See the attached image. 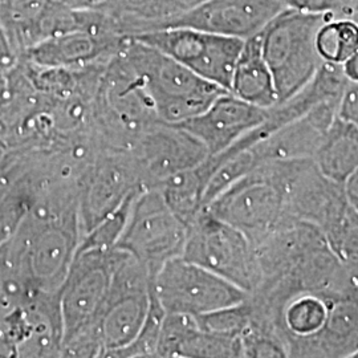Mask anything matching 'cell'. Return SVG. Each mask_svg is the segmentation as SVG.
<instances>
[{
	"label": "cell",
	"mask_w": 358,
	"mask_h": 358,
	"mask_svg": "<svg viewBox=\"0 0 358 358\" xmlns=\"http://www.w3.org/2000/svg\"><path fill=\"white\" fill-rule=\"evenodd\" d=\"M115 251L77 248L59 289L62 356L101 357L97 325L112 284Z\"/></svg>",
	"instance_id": "6da1fadb"
},
{
	"label": "cell",
	"mask_w": 358,
	"mask_h": 358,
	"mask_svg": "<svg viewBox=\"0 0 358 358\" xmlns=\"http://www.w3.org/2000/svg\"><path fill=\"white\" fill-rule=\"evenodd\" d=\"M121 53L141 78L161 122L190 120L206 110L217 96L229 92L136 38H129Z\"/></svg>",
	"instance_id": "7a4b0ae2"
},
{
	"label": "cell",
	"mask_w": 358,
	"mask_h": 358,
	"mask_svg": "<svg viewBox=\"0 0 358 358\" xmlns=\"http://www.w3.org/2000/svg\"><path fill=\"white\" fill-rule=\"evenodd\" d=\"M329 17L331 15L285 7L259 32L278 103L294 97L320 69L324 62L316 47V36Z\"/></svg>",
	"instance_id": "3957f363"
},
{
	"label": "cell",
	"mask_w": 358,
	"mask_h": 358,
	"mask_svg": "<svg viewBox=\"0 0 358 358\" xmlns=\"http://www.w3.org/2000/svg\"><path fill=\"white\" fill-rule=\"evenodd\" d=\"M291 161L262 162L206 207L255 244L287 217Z\"/></svg>",
	"instance_id": "277c9868"
},
{
	"label": "cell",
	"mask_w": 358,
	"mask_h": 358,
	"mask_svg": "<svg viewBox=\"0 0 358 358\" xmlns=\"http://www.w3.org/2000/svg\"><path fill=\"white\" fill-rule=\"evenodd\" d=\"M182 257L248 294H254L263 280L254 244L242 231L207 210L189 224Z\"/></svg>",
	"instance_id": "5b68a950"
},
{
	"label": "cell",
	"mask_w": 358,
	"mask_h": 358,
	"mask_svg": "<svg viewBox=\"0 0 358 358\" xmlns=\"http://www.w3.org/2000/svg\"><path fill=\"white\" fill-rule=\"evenodd\" d=\"M150 307V272L134 256L115 248L112 284L97 325L101 357H115L137 338Z\"/></svg>",
	"instance_id": "8992f818"
},
{
	"label": "cell",
	"mask_w": 358,
	"mask_h": 358,
	"mask_svg": "<svg viewBox=\"0 0 358 358\" xmlns=\"http://www.w3.org/2000/svg\"><path fill=\"white\" fill-rule=\"evenodd\" d=\"M189 226L169 207L159 187L136 195L115 248L134 256L150 276L167 260L182 256Z\"/></svg>",
	"instance_id": "52a82bcc"
},
{
	"label": "cell",
	"mask_w": 358,
	"mask_h": 358,
	"mask_svg": "<svg viewBox=\"0 0 358 358\" xmlns=\"http://www.w3.org/2000/svg\"><path fill=\"white\" fill-rule=\"evenodd\" d=\"M152 291L165 313L201 316L245 301L250 294L195 263L178 256L152 276Z\"/></svg>",
	"instance_id": "ba28073f"
},
{
	"label": "cell",
	"mask_w": 358,
	"mask_h": 358,
	"mask_svg": "<svg viewBox=\"0 0 358 358\" xmlns=\"http://www.w3.org/2000/svg\"><path fill=\"white\" fill-rule=\"evenodd\" d=\"M131 38L164 52L195 75L226 90H230L232 72L244 43V38L186 27L157 29Z\"/></svg>",
	"instance_id": "9c48e42d"
},
{
	"label": "cell",
	"mask_w": 358,
	"mask_h": 358,
	"mask_svg": "<svg viewBox=\"0 0 358 358\" xmlns=\"http://www.w3.org/2000/svg\"><path fill=\"white\" fill-rule=\"evenodd\" d=\"M344 185L327 178L313 159H294L287 185V217L329 230L349 211Z\"/></svg>",
	"instance_id": "30bf717a"
},
{
	"label": "cell",
	"mask_w": 358,
	"mask_h": 358,
	"mask_svg": "<svg viewBox=\"0 0 358 358\" xmlns=\"http://www.w3.org/2000/svg\"><path fill=\"white\" fill-rule=\"evenodd\" d=\"M285 7V0H206L190 13L169 22L161 29L186 27L224 36L247 38L259 34Z\"/></svg>",
	"instance_id": "8fae6325"
},
{
	"label": "cell",
	"mask_w": 358,
	"mask_h": 358,
	"mask_svg": "<svg viewBox=\"0 0 358 358\" xmlns=\"http://www.w3.org/2000/svg\"><path fill=\"white\" fill-rule=\"evenodd\" d=\"M129 38L77 28L40 41L28 48L20 59L40 66L69 69L105 65L124 50Z\"/></svg>",
	"instance_id": "7c38bea8"
},
{
	"label": "cell",
	"mask_w": 358,
	"mask_h": 358,
	"mask_svg": "<svg viewBox=\"0 0 358 358\" xmlns=\"http://www.w3.org/2000/svg\"><path fill=\"white\" fill-rule=\"evenodd\" d=\"M268 113L269 109L247 103L230 92H224L201 115L173 125L192 133L205 145L210 155H214L224 152L247 133L262 125Z\"/></svg>",
	"instance_id": "4fadbf2b"
},
{
	"label": "cell",
	"mask_w": 358,
	"mask_h": 358,
	"mask_svg": "<svg viewBox=\"0 0 358 358\" xmlns=\"http://www.w3.org/2000/svg\"><path fill=\"white\" fill-rule=\"evenodd\" d=\"M338 103L340 100L320 103L307 115L251 145L259 162L313 159L328 129L337 117Z\"/></svg>",
	"instance_id": "5bb4252c"
},
{
	"label": "cell",
	"mask_w": 358,
	"mask_h": 358,
	"mask_svg": "<svg viewBox=\"0 0 358 358\" xmlns=\"http://www.w3.org/2000/svg\"><path fill=\"white\" fill-rule=\"evenodd\" d=\"M137 141L143 165L159 180L196 166L210 155L205 145L192 133L173 124L157 122Z\"/></svg>",
	"instance_id": "9a60e30c"
},
{
	"label": "cell",
	"mask_w": 358,
	"mask_h": 358,
	"mask_svg": "<svg viewBox=\"0 0 358 358\" xmlns=\"http://www.w3.org/2000/svg\"><path fill=\"white\" fill-rule=\"evenodd\" d=\"M137 192L133 174L122 164L103 162L90 171L80 194L78 217L83 236Z\"/></svg>",
	"instance_id": "2e32d148"
},
{
	"label": "cell",
	"mask_w": 358,
	"mask_h": 358,
	"mask_svg": "<svg viewBox=\"0 0 358 358\" xmlns=\"http://www.w3.org/2000/svg\"><path fill=\"white\" fill-rule=\"evenodd\" d=\"M358 348V292L337 291L324 329L306 348L303 357H349Z\"/></svg>",
	"instance_id": "e0dca14e"
},
{
	"label": "cell",
	"mask_w": 358,
	"mask_h": 358,
	"mask_svg": "<svg viewBox=\"0 0 358 358\" xmlns=\"http://www.w3.org/2000/svg\"><path fill=\"white\" fill-rule=\"evenodd\" d=\"M203 1L206 0H109L101 11L115 17L125 36L134 38L161 29Z\"/></svg>",
	"instance_id": "ac0fdd59"
},
{
	"label": "cell",
	"mask_w": 358,
	"mask_h": 358,
	"mask_svg": "<svg viewBox=\"0 0 358 358\" xmlns=\"http://www.w3.org/2000/svg\"><path fill=\"white\" fill-rule=\"evenodd\" d=\"M230 93L256 106L278 105V93L268 64L263 56L259 34L244 38L231 78Z\"/></svg>",
	"instance_id": "d6986e66"
},
{
	"label": "cell",
	"mask_w": 358,
	"mask_h": 358,
	"mask_svg": "<svg viewBox=\"0 0 358 358\" xmlns=\"http://www.w3.org/2000/svg\"><path fill=\"white\" fill-rule=\"evenodd\" d=\"M313 161L321 173L344 185L358 167V127L336 117Z\"/></svg>",
	"instance_id": "ffe728a7"
},
{
	"label": "cell",
	"mask_w": 358,
	"mask_h": 358,
	"mask_svg": "<svg viewBox=\"0 0 358 358\" xmlns=\"http://www.w3.org/2000/svg\"><path fill=\"white\" fill-rule=\"evenodd\" d=\"M316 47L322 62L344 64L358 52V24L349 17L325 20L316 36Z\"/></svg>",
	"instance_id": "44dd1931"
},
{
	"label": "cell",
	"mask_w": 358,
	"mask_h": 358,
	"mask_svg": "<svg viewBox=\"0 0 358 358\" xmlns=\"http://www.w3.org/2000/svg\"><path fill=\"white\" fill-rule=\"evenodd\" d=\"M178 357H243L242 340L205 332L198 327L182 343Z\"/></svg>",
	"instance_id": "7402d4cb"
},
{
	"label": "cell",
	"mask_w": 358,
	"mask_h": 358,
	"mask_svg": "<svg viewBox=\"0 0 358 358\" xmlns=\"http://www.w3.org/2000/svg\"><path fill=\"white\" fill-rule=\"evenodd\" d=\"M254 319L252 307L247 299L243 303L222 308L210 313L195 316L198 327L205 332L241 338Z\"/></svg>",
	"instance_id": "603a6c76"
},
{
	"label": "cell",
	"mask_w": 358,
	"mask_h": 358,
	"mask_svg": "<svg viewBox=\"0 0 358 358\" xmlns=\"http://www.w3.org/2000/svg\"><path fill=\"white\" fill-rule=\"evenodd\" d=\"M287 7L333 17L352 19L358 13V0H285Z\"/></svg>",
	"instance_id": "cb8c5ba5"
},
{
	"label": "cell",
	"mask_w": 358,
	"mask_h": 358,
	"mask_svg": "<svg viewBox=\"0 0 358 358\" xmlns=\"http://www.w3.org/2000/svg\"><path fill=\"white\" fill-rule=\"evenodd\" d=\"M337 117L358 127V83L348 81L338 103Z\"/></svg>",
	"instance_id": "d4e9b609"
},
{
	"label": "cell",
	"mask_w": 358,
	"mask_h": 358,
	"mask_svg": "<svg viewBox=\"0 0 358 358\" xmlns=\"http://www.w3.org/2000/svg\"><path fill=\"white\" fill-rule=\"evenodd\" d=\"M344 192L349 206L358 213V167L346 179Z\"/></svg>",
	"instance_id": "484cf974"
},
{
	"label": "cell",
	"mask_w": 358,
	"mask_h": 358,
	"mask_svg": "<svg viewBox=\"0 0 358 358\" xmlns=\"http://www.w3.org/2000/svg\"><path fill=\"white\" fill-rule=\"evenodd\" d=\"M343 69H344V73L349 81L358 83V52L346 60L345 63L343 64Z\"/></svg>",
	"instance_id": "4316f807"
},
{
	"label": "cell",
	"mask_w": 358,
	"mask_h": 358,
	"mask_svg": "<svg viewBox=\"0 0 358 358\" xmlns=\"http://www.w3.org/2000/svg\"><path fill=\"white\" fill-rule=\"evenodd\" d=\"M349 358H358V348L357 349H355V350L350 353Z\"/></svg>",
	"instance_id": "83f0119b"
},
{
	"label": "cell",
	"mask_w": 358,
	"mask_h": 358,
	"mask_svg": "<svg viewBox=\"0 0 358 358\" xmlns=\"http://www.w3.org/2000/svg\"><path fill=\"white\" fill-rule=\"evenodd\" d=\"M352 19H353V20H355V22H356V23L358 24V13H356V15H355Z\"/></svg>",
	"instance_id": "f1b7e54d"
}]
</instances>
